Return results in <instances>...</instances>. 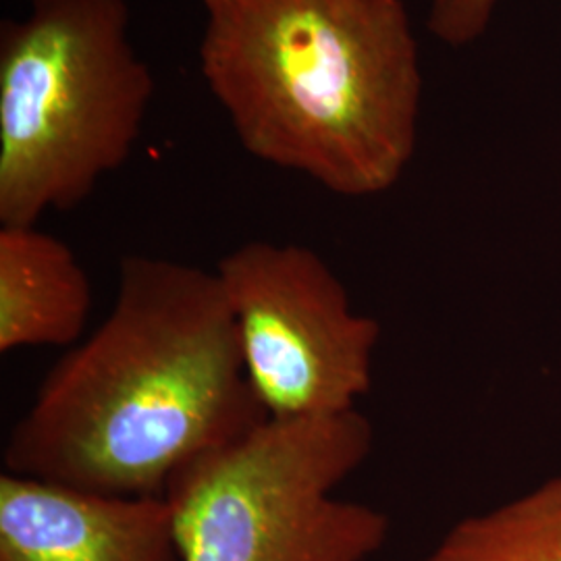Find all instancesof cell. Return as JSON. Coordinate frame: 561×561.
Wrapping results in <instances>:
<instances>
[{
  "instance_id": "obj_5",
  "label": "cell",
  "mask_w": 561,
  "mask_h": 561,
  "mask_svg": "<svg viewBox=\"0 0 561 561\" xmlns=\"http://www.w3.org/2000/svg\"><path fill=\"white\" fill-rule=\"evenodd\" d=\"M241 360L268 419L340 416L373 385L381 327L300 243L248 241L217 264Z\"/></svg>"
},
{
  "instance_id": "obj_3",
  "label": "cell",
  "mask_w": 561,
  "mask_h": 561,
  "mask_svg": "<svg viewBox=\"0 0 561 561\" xmlns=\"http://www.w3.org/2000/svg\"><path fill=\"white\" fill-rule=\"evenodd\" d=\"M154 94L127 0H30L0 30V222L71 210L125 164Z\"/></svg>"
},
{
  "instance_id": "obj_7",
  "label": "cell",
  "mask_w": 561,
  "mask_h": 561,
  "mask_svg": "<svg viewBox=\"0 0 561 561\" xmlns=\"http://www.w3.org/2000/svg\"><path fill=\"white\" fill-rule=\"evenodd\" d=\"M92 310V285L65 241L36 225L0 229V352L73 347Z\"/></svg>"
},
{
  "instance_id": "obj_2",
  "label": "cell",
  "mask_w": 561,
  "mask_h": 561,
  "mask_svg": "<svg viewBox=\"0 0 561 561\" xmlns=\"http://www.w3.org/2000/svg\"><path fill=\"white\" fill-rule=\"evenodd\" d=\"M201 69L241 146L345 198L414 157L419 42L401 0H201Z\"/></svg>"
},
{
  "instance_id": "obj_6",
  "label": "cell",
  "mask_w": 561,
  "mask_h": 561,
  "mask_svg": "<svg viewBox=\"0 0 561 561\" xmlns=\"http://www.w3.org/2000/svg\"><path fill=\"white\" fill-rule=\"evenodd\" d=\"M0 561H181L164 497L0 474Z\"/></svg>"
},
{
  "instance_id": "obj_1",
  "label": "cell",
  "mask_w": 561,
  "mask_h": 561,
  "mask_svg": "<svg viewBox=\"0 0 561 561\" xmlns=\"http://www.w3.org/2000/svg\"><path fill=\"white\" fill-rule=\"evenodd\" d=\"M266 421L217 273L127 256L111 312L44 377L7 437L2 468L164 497L185 466Z\"/></svg>"
},
{
  "instance_id": "obj_9",
  "label": "cell",
  "mask_w": 561,
  "mask_h": 561,
  "mask_svg": "<svg viewBox=\"0 0 561 561\" xmlns=\"http://www.w3.org/2000/svg\"><path fill=\"white\" fill-rule=\"evenodd\" d=\"M500 0H431L428 30L435 38L461 48L479 41L495 15Z\"/></svg>"
},
{
  "instance_id": "obj_4",
  "label": "cell",
  "mask_w": 561,
  "mask_h": 561,
  "mask_svg": "<svg viewBox=\"0 0 561 561\" xmlns=\"http://www.w3.org/2000/svg\"><path fill=\"white\" fill-rule=\"evenodd\" d=\"M375 428L358 412L268 419L180 470L164 491L181 561H368L389 516L337 489L364 461Z\"/></svg>"
},
{
  "instance_id": "obj_8",
  "label": "cell",
  "mask_w": 561,
  "mask_h": 561,
  "mask_svg": "<svg viewBox=\"0 0 561 561\" xmlns=\"http://www.w3.org/2000/svg\"><path fill=\"white\" fill-rule=\"evenodd\" d=\"M422 561H561V477L458 522Z\"/></svg>"
}]
</instances>
